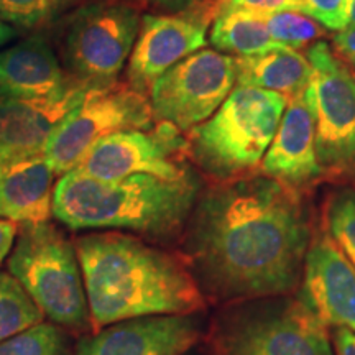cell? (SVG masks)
<instances>
[{
  "instance_id": "e575fe53",
  "label": "cell",
  "mask_w": 355,
  "mask_h": 355,
  "mask_svg": "<svg viewBox=\"0 0 355 355\" xmlns=\"http://www.w3.org/2000/svg\"><path fill=\"white\" fill-rule=\"evenodd\" d=\"M0 168H2V166H0Z\"/></svg>"
},
{
  "instance_id": "4fadbf2b",
  "label": "cell",
  "mask_w": 355,
  "mask_h": 355,
  "mask_svg": "<svg viewBox=\"0 0 355 355\" xmlns=\"http://www.w3.org/2000/svg\"><path fill=\"white\" fill-rule=\"evenodd\" d=\"M209 25L211 21L202 17L144 13L139 37L128 58L125 83L148 96L162 74L206 46Z\"/></svg>"
},
{
  "instance_id": "8fae6325",
  "label": "cell",
  "mask_w": 355,
  "mask_h": 355,
  "mask_svg": "<svg viewBox=\"0 0 355 355\" xmlns=\"http://www.w3.org/2000/svg\"><path fill=\"white\" fill-rule=\"evenodd\" d=\"M76 170L105 181L132 175L178 180L191 171L188 140L183 132L166 122H158L150 132H117L97 141Z\"/></svg>"
},
{
  "instance_id": "ac0fdd59",
  "label": "cell",
  "mask_w": 355,
  "mask_h": 355,
  "mask_svg": "<svg viewBox=\"0 0 355 355\" xmlns=\"http://www.w3.org/2000/svg\"><path fill=\"white\" fill-rule=\"evenodd\" d=\"M0 219L40 224L53 216L55 176L43 155L0 165Z\"/></svg>"
},
{
  "instance_id": "ffe728a7",
  "label": "cell",
  "mask_w": 355,
  "mask_h": 355,
  "mask_svg": "<svg viewBox=\"0 0 355 355\" xmlns=\"http://www.w3.org/2000/svg\"><path fill=\"white\" fill-rule=\"evenodd\" d=\"M209 42L216 50L239 56L263 55L288 48L275 42L266 28L265 13L245 8H224L212 21Z\"/></svg>"
},
{
  "instance_id": "ba28073f",
  "label": "cell",
  "mask_w": 355,
  "mask_h": 355,
  "mask_svg": "<svg viewBox=\"0 0 355 355\" xmlns=\"http://www.w3.org/2000/svg\"><path fill=\"white\" fill-rule=\"evenodd\" d=\"M316 153L324 180H355V71L326 42L308 48Z\"/></svg>"
},
{
  "instance_id": "836d02e7",
  "label": "cell",
  "mask_w": 355,
  "mask_h": 355,
  "mask_svg": "<svg viewBox=\"0 0 355 355\" xmlns=\"http://www.w3.org/2000/svg\"><path fill=\"white\" fill-rule=\"evenodd\" d=\"M183 355H206V354H202L201 350H196V347H193L191 350H188V352H184Z\"/></svg>"
},
{
  "instance_id": "7402d4cb",
  "label": "cell",
  "mask_w": 355,
  "mask_h": 355,
  "mask_svg": "<svg viewBox=\"0 0 355 355\" xmlns=\"http://www.w3.org/2000/svg\"><path fill=\"white\" fill-rule=\"evenodd\" d=\"M0 355H74L69 331L40 322L0 343Z\"/></svg>"
},
{
  "instance_id": "cb8c5ba5",
  "label": "cell",
  "mask_w": 355,
  "mask_h": 355,
  "mask_svg": "<svg viewBox=\"0 0 355 355\" xmlns=\"http://www.w3.org/2000/svg\"><path fill=\"white\" fill-rule=\"evenodd\" d=\"M326 229L355 266V188L336 191L326 206Z\"/></svg>"
},
{
  "instance_id": "d6a6232c",
  "label": "cell",
  "mask_w": 355,
  "mask_h": 355,
  "mask_svg": "<svg viewBox=\"0 0 355 355\" xmlns=\"http://www.w3.org/2000/svg\"><path fill=\"white\" fill-rule=\"evenodd\" d=\"M347 26H355V0H347Z\"/></svg>"
},
{
  "instance_id": "6da1fadb",
  "label": "cell",
  "mask_w": 355,
  "mask_h": 355,
  "mask_svg": "<svg viewBox=\"0 0 355 355\" xmlns=\"http://www.w3.org/2000/svg\"><path fill=\"white\" fill-rule=\"evenodd\" d=\"M184 230L202 295L224 303L290 295L314 235L303 193L265 175L201 191Z\"/></svg>"
},
{
  "instance_id": "277c9868",
  "label": "cell",
  "mask_w": 355,
  "mask_h": 355,
  "mask_svg": "<svg viewBox=\"0 0 355 355\" xmlns=\"http://www.w3.org/2000/svg\"><path fill=\"white\" fill-rule=\"evenodd\" d=\"M286 104L273 91L232 89L206 122L188 132V159L216 183L250 176L272 145Z\"/></svg>"
},
{
  "instance_id": "9a60e30c",
  "label": "cell",
  "mask_w": 355,
  "mask_h": 355,
  "mask_svg": "<svg viewBox=\"0 0 355 355\" xmlns=\"http://www.w3.org/2000/svg\"><path fill=\"white\" fill-rule=\"evenodd\" d=\"M89 86L74 84L64 94L19 99L0 92V165L40 157L55 128L81 104Z\"/></svg>"
},
{
  "instance_id": "7c38bea8",
  "label": "cell",
  "mask_w": 355,
  "mask_h": 355,
  "mask_svg": "<svg viewBox=\"0 0 355 355\" xmlns=\"http://www.w3.org/2000/svg\"><path fill=\"white\" fill-rule=\"evenodd\" d=\"M202 334L199 313L125 319L83 336L74 355H183Z\"/></svg>"
},
{
  "instance_id": "d6986e66",
  "label": "cell",
  "mask_w": 355,
  "mask_h": 355,
  "mask_svg": "<svg viewBox=\"0 0 355 355\" xmlns=\"http://www.w3.org/2000/svg\"><path fill=\"white\" fill-rule=\"evenodd\" d=\"M237 84L283 94L286 99L303 92L313 78L309 60L293 48L266 51L263 55L235 58Z\"/></svg>"
},
{
  "instance_id": "8992f818",
  "label": "cell",
  "mask_w": 355,
  "mask_h": 355,
  "mask_svg": "<svg viewBox=\"0 0 355 355\" xmlns=\"http://www.w3.org/2000/svg\"><path fill=\"white\" fill-rule=\"evenodd\" d=\"M7 266L51 322L69 332L92 329L76 243L58 225L21 224Z\"/></svg>"
},
{
  "instance_id": "83f0119b",
  "label": "cell",
  "mask_w": 355,
  "mask_h": 355,
  "mask_svg": "<svg viewBox=\"0 0 355 355\" xmlns=\"http://www.w3.org/2000/svg\"><path fill=\"white\" fill-rule=\"evenodd\" d=\"M224 8H245L260 13H273L283 10L298 12V0H224Z\"/></svg>"
},
{
  "instance_id": "e0dca14e",
  "label": "cell",
  "mask_w": 355,
  "mask_h": 355,
  "mask_svg": "<svg viewBox=\"0 0 355 355\" xmlns=\"http://www.w3.org/2000/svg\"><path fill=\"white\" fill-rule=\"evenodd\" d=\"M78 83L68 76L55 46L43 35L37 33L0 51V92L3 94L44 99L64 94Z\"/></svg>"
},
{
  "instance_id": "2e32d148",
  "label": "cell",
  "mask_w": 355,
  "mask_h": 355,
  "mask_svg": "<svg viewBox=\"0 0 355 355\" xmlns=\"http://www.w3.org/2000/svg\"><path fill=\"white\" fill-rule=\"evenodd\" d=\"M261 171L279 183L303 191L324 180L316 153V121L309 89L288 99Z\"/></svg>"
},
{
  "instance_id": "4dcf8cb0",
  "label": "cell",
  "mask_w": 355,
  "mask_h": 355,
  "mask_svg": "<svg viewBox=\"0 0 355 355\" xmlns=\"http://www.w3.org/2000/svg\"><path fill=\"white\" fill-rule=\"evenodd\" d=\"M336 355H355V332L336 329L334 332Z\"/></svg>"
},
{
  "instance_id": "5b68a950",
  "label": "cell",
  "mask_w": 355,
  "mask_h": 355,
  "mask_svg": "<svg viewBox=\"0 0 355 355\" xmlns=\"http://www.w3.org/2000/svg\"><path fill=\"white\" fill-rule=\"evenodd\" d=\"M327 329L298 296L239 301L212 322L211 355H336Z\"/></svg>"
},
{
  "instance_id": "1f68e13d",
  "label": "cell",
  "mask_w": 355,
  "mask_h": 355,
  "mask_svg": "<svg viewBox=\"0 0 355 355\" xmlns=\"http://www.w3.org/2000/svg\"><path fill=\"white\" fill-rule=\"evenodd\" d=\"M17 33H19V32H17L13 26H10L7 24V21H3L2 19H0V46L10 43L12 40L17 37Z\"/></svg>"
},
{
  "instance_id": "5bb4252c",
  "label": "cell",
  "mask_w": 355,
  "mask_h": 355,
  "mask_svg": "<svg viewBox=\"0 0 355 355\" xmlns=\"http://www.w3.org/2000/svg\"><path fill=\"white\" fill-rule=\"evenodd\" d=\"M298 298L324 326L355 332V266L327 232L313 235Z\"/></svg>"
},
{
  "instance_id": "7a4b0ae2",
  "label": "cell",
  "mask_w": 355,
  "mask_h": 355,
  "mask_svg": "<svg viewBox=\"0 0 355 355\" xmlns=\"http://www.w3.org/2000/svg\"><path fill=\"white\" fill-rule=\"evenodd\" d=\"M74 243L92 331L125 319L204 308L189 263L171 252L121 230L84 234Z\"/></svg>"
},
{
  "instance_id": "4316f807",
  "label": "cell",
  "mask_w": 355,
  "mask_h": 355,
  "mask_svg": "<svg viewBox=\"0 0 355 355\" xmlns=\"http://www.w3.org/2000/svg\"><path fill=\"white\" fill-rule=\"evenodd\" d=\"M298 12L331 32L347 26V0H298Z\"/></svg>"
},
{
  "instance_id": "603a6c76",
  "label": "cell",
  "mask_w": 355,
  "mask_h": 355,
  "mask_svg": "<svg viewBox=\"0 0 355 355\" xmlns=\"http://www.w3.org/2000/svg\"><path fill=\"white\" fill-rule=\"evenodd\" d=\"M87 0H0V19L21 30H40Z\"/></svg>"
},
{
  "instance_id": "9c48e42d",
  "label": "cell",
  "mask_w": 355,
  "mask_h": 355,
  "mask_svg": "<svg viewBox=\"0 0 355 355\" xmlns=\"http://www.w3.org/2000/svg\"><path fill=\"white\" fill-rule=\"evenodd\" d=\"M155 117L148 96L127 83L92 86L76 109L55 128L43 157L56 175L76 170L97 141L117 132L148 130Z\"/></svg>"
},
{
  "instance_id": "f546056e",
  "label": "cell",
  "mask_w": 355,
  "mask_h": 355,
  "mask_svg": "<svg viewBox=\"0 0 355 355\" xmlns=\"http://www.w3.org/2000/svg\"><path fill=\"white\" fill-rule=\"evenodd\" d=\"M20 225L17 222L0 219V265L10 255Z\"/></svg>"
},
{
  "instance_id": "30bf717a",
  "label": "cell",
  "mask_w": 355,
  "mask_h": 355,
  "mask_svg": "<svg viewBox=\"0 0 355 355\" xmlns=\"http://www.w3.org/2000/svg\"><path fill=\"white\" fill-rule=\"evenodd\" d=\"M235 83V58L202 48L155 81L148 94L155 121L193 130L220 107Z\"/></svg>"
},
{
  "instance_id": "3957f363",
  "label": "cell",
  "mask_w": 355,
  "mask_h": 355,
  "mask_svg": "<svg viewBox=\"0 0 355 355\" xmlns=\"http://www.w3.org/2000/svg\"><path fill=\"white\" fill-rule=\"evenodd\" d=\"M201 191L193 170L178 180L132 175L115 181L73 170L55 186L53 216L73 230H128L171 241L186 229Z\"/></svg>"
},
{
  "instance_id": "d4e9b609",
  "label": "cell",
  "mask_w": 355,
  "mask_h": 355,
  "mask_svg": "<svg viewBox=\"0 0 355 355\" xmlns=\"http://www.w3.org/2000/svg\"><path fill=\"white\" fill-rule=\"evenodd\" d=\"M266 28L275 42L293 50L308 46L316 40L326 37V32L316 20L295 10L265 13Z\"/></svg>"
},
{
  "instance_id": "484cf974",
  "label": "cell",
  "mask_w": 355,
  "mask_h": 355,
  "mask_svg": "<svg viewBox=\"0 0 355 355\" xmlns=\"http://www.w3.org/2000/svg\"><path fill=\"white\" fill-rule=\"evenodd\" d=\"M139 10L153 12L155 15H194L209 20L219 15L224 0H127Z\"/></svg>"
},
{
  "instance_id": "52a82bcc",
  "label": "cell",
  "mask_w": 355,
  "mask_h": 355,
  "mask_svg": "<svg viewBox=\"0 0 355 355\" xmlns=\"http://www.w3.org/2000/svg\"><path fill=\"white\" fill-rule=\"evenodd\" d=\"M141 15L127 0H87L58 20L55 50L69 78L104 86L132 55Z\"/></svg>"
},
{
  "instance_id": "f1b7e54d",
  "label": "cell",
  "mask_w": 355,
  "mask_h": 355,
  "mask_svg": "<svg viewBox=\"0 0 355 355\" xmlns=\"http://www.w3.org/2000/svg\"><path fill=\"white\" fill-rule=\"evenodd\" d=\"M334 53L340 60L355 68V26H345L332 38Z\"/></svg>"
},
{
  "instance_id": "44dd1931",
  "label": "cell",
  "mask_w": 355,
  "mask_h": 355,
  "mask_svg": "<svg viewBox=\"0 0 355 355\" xmlns=\"http://www.w3.org/2000/svg\"><path fill=\"white\" fill-rule=\"evenodd\" d=\"M44 314L12 273L0 270V343L43 322Z\"/></svg>"
}]
</instances>
